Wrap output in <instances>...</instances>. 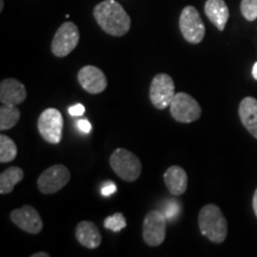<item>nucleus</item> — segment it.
Here are the masks:
<instances>
[{
	"label": "nucleus",
	"mask_w": 257,
	"mask_h": 257,
	"mask_svg": "<svg viewBox=\"0 0 257 257\" xmlns=\"http://www.w3.org/2000/svg\"><path fill=\"white\" fill-rule=\"evenodd\" d=\"M27 99V88L17 79H5L0 82V101L6 105H19Z\"/></svg>",
	"instance_id": "obj_13"
},
{
	"label": "nucleus",
	"mask_w": 257,
	"mask_h": 257,
	"mask_svg": "<svg viewBox=\"0 0 257 257\" xmlns=\"http://www.w3.org/2000/svg\"><path fill=\"white\" fill-rule=\"evenodd\" d=\"M239 118L244 127L257 140V100L246 96L239 104Z\"/></svg>",
	"instance_id": "obj_17"
},
{
	"label": "nucleus",
	"mask_w": 257,
	"mask_h": 257,
	"mask_svg": "<svg viewBox=\"0 0 257 257\" xmlns=\"http://www.w3.org/2000/svg\"><path fill=\"white\" fill-rule=\"evenodd\" d=\"M170 114L179 123H192L198 120L201 115V107L192 95L185 92L176 93L170 102Z\"/></svg>",
	"instance_id": "obj_6"
},
{
	"label": "nucleus",
	"mask_w": 257,
	"mask_h": 257,
	"mask_svg": "<svg viewBox=\"0 0 257 257\" xmlns=\"http://www.w3.org/2000/svg\"><path fill=\"white\" fill-rule=\"evenodd\" d=\"M4 10V0H0V12H3Z\"/></svg>",
	"instance_id": "obj_29"
},
{
	"label": "nucleus",
	"mask_w": 257,
	"mask_h": 257,
	"mask_svg": "<svg viewBox=\"0 0 257 257\" xmlns=\"http://www.w3.org/2000/svg\"><path fill=\"white\" fill-rule=\"evenodd\" d=\"M17 156V146L12 138L5 135L0 136V162L8 163L14 161Z\"/></svg>",
	"instance_id": "obj_20"
},
{
	"label": "nucleus",
	"mask_w": 257,
	"mask_h": 257,
	"mask_svg": "<svg viewBox=\"0 0 257 257\" xmlns=\"http://www.w3.org/2000/svg\"><path fill=\"white\" fill-rule=\"evenodd\" d=\"M175 85L172 76L166 73H160L154 76L150 83L149 96L152 104L157 110H166L175 96Z\"/></svg>",
	"instance_id": "obj_7"
},
{
	"label": "nucleus",
	"mask_w": 257,
	"mask_h": 257,
	"mask_svg": "<svg viewBox=\"0 0 257 257\" xmlns=\"http://www.w3.org/2000/svg\"><path fill=\"white\" fill-rule=\"evenodd\" d=\"M110 165L115 174L126 182L136 181L142 173V163L140 159L124 148H118L112 153Z\"/></svg>",
	"instance_id": "obj_3"
},
{
	"label": "nucleus",
	"mask_w": 257,
	"mask_h": 257,
	"mask_svg": "<svg viewBox=\"0 0 257 257\" xmlns=\"http://www.w3.org/2000/svg\"><path fill=\"white\" fill-rule=\"evenodd\" d=\"M37 127L44 141L59 144L63 134V117L57 108L49 107L42 112L37 120Z\"/></svg>",
	"instance_id": "obj_5"
},
{
	"label": "nucleus",
	"mask_w": 257,
	"mask_h": 257,
	"mask_svg": "<svg viewBox=\"0 0 257 257\" xmlns=\"http://www.w3.org/2000/svg\"><path fill=\"white\" fill-rule=\"evenodd\" d=\"M205 15L219 31H224L230 17V11L224 0H207L204 6Z\"/></svg>",
	"instance_id": "obj_16"
},
{
	"label": "nucleus",
	"mask_w": 257,
	"mask_h": 257,
	"mask_svg": "<svg viewBox=\"0 0 257 257\" xmlns=\"http://www.w3.org/2000/svg\"><path fill=\"white\" fill-rule=\"evenodd\" d=\"M75 237L78 242L85 248L96 249L101 244V233L94 223L88 220L80 221L75 229Z\"/></svg>",
	"instance_id": "obj_15"
},
{
	"label": "nucleus",
	"mask_w": 257,
	"mask_h": 257,
	"mask_svg": "<svg viewBox=\"0 0 257 257\" xmlns=\"http://www.w3.org/2000/svg\"><path fill=\"white\" fill-rule=\"evenodd\" d=\"M179 28L182 37L191 44L200 43L206 32L204 22L194 6H186L182 10L179 18Z\"/></svg>",
	"instance_id": "obj_4"
},
{
	"label": "nucleus",
	"mask_w": 257,
	"mask_h": 257,
	"mask_svg": "<svg viewBox=\"0 0 257 257\" xmlns=\"http://www.w3.org/2000/svg\"><path fill=\"white\" fill-rule=\"evenodd\" d=\"M240 12L243 17L249 22L257 19V0H242L240 3Z\"/></svg>",
	"instance_id": "obj_22"
},
{
	"label": "nucleus",
	"mask_w": 257,
	"mask_h": 257,
	"mask_svg": "<svg viewBox=\"0 0 257 257\" xmlns=\"http://www.w3.org/2000/svg\"><path fill=\"white\" fill-rule=\"evenodd\" d=\"M96 23L106 34L114 37L126 35L131 28V18L115 0H104L93 10Z\"/></svg>",
	"instance_id": "obj_1"
},
{
	"label": "nucleus",
	"mask_w": 257,
	"mask_h": 257,
	"mask_svg": "<svg viewBox=\"0 0 257 257\" xmlns=\"http://www.w3.org/2000/svg\"><path fill=\"white\" fill-rule=\"evenodd\" d=\"M78 81L86 92L99 94L107 87V79L104 72L95 66H85L78 73Z\"/></svg>",
	"instance_id": "obj_12"
},
{
	"label": "nucleus",
	"mask_w": 257,
	"mask_h": 257,
	"mask_svg": "<svg viewBox=\"0 0 257 257\" xmlns=\"http://www.w3.org/2000/svg\"><path fill=\"white\" fill-rule=\"evenodd\" d=\"M252 208H253V212H255L256 217H257V189L253 193V198H252Z\"/></svg>",
	"instance_id": "obj_26"
},
{
	"label": "nucleus",
	"mask_w": 257,
	"mask_h": 257,
	"mask_svg": "<svg viewBox=\"0 0 257 257\" xmlns=\"http://www.w3.org/2000/svg\"><path fill=\"white\" fill-rule=\"evenodd\" d=\"M117 191V186H115L113 182H110V184H106L104 187L101 188V194L104 197H110V195L113 194Z\"/></svg>",
	"instance_id": "obj_25"
},
{
	"label": "nucleus",
	"mask_w": 257,
	"mask_h": 257,
	"mask_svg": "<svg viewBox=\"0 0 257 257\" xmlns=\"http://www.w3.org/2000/svg\"><path fill=\"white\" fill-rule=\"evenodd\" d=\"M80 41L79 29L72 22H66L57 29L51 42V53L56 57H66L78 47Z\"/></svg>",
	"instance_id": "obj_8"
},
{
	"label": "nucleus",
	"mask_w": 257,
	"mask_h": 257,
	"mask_svg": "<svg viewBox=\"0 0 257 257\" xmlns=\"http://www.w3.org/2000/svg\"><path fill=\"white\" fill-rule=\"evenodd\" d=\"M126 219H125L124 214L120 213V212L112 214V216L107 217L104 220L105 229L113 231V232H119L124 227H126Z\"/></svg>",
	"instance_id": "obj_21"
},
{
	"label": "nucleus",
	"mask_w": 257,
	"mask_h": 257,
	"mask_svg": "<svg viewBox=\"0 0 257 257\" xmlns=\"http://www.w3.org/2000/svg\"><path fill=\"white\" fill-rule=\"evenodd\" d=\"M24 179V170L19 167H10L0 174V194H9L15 186Z\"/></svg>",
	"instance_id": "obj_18"
},
{
	"label": "nucleus",
	"mask_w": 257,
	"mask_h": 257,
	"mask_svg": "<svg viewBox=\"0 0 257 257\" xmlns=\"http://www.w3.org/2000/svg\"><path fill=\"white\" fill-rule=\"evenodd\" d=\"M165 184L170 192V194L180 197L187 191L188 185V176L186 170L180 166H172L166 170L165 175Z\"/></svg>",
	"instance_id": "obj_14"
},
{
	"label": "nucleus",
	"mask_w": 257,
	"mask_h": 257,
	"mask_svg": "<svg viewBox=\"0 0 257 257\" xmlns=\"http://www.w3.org/2000/svg\"><path fill=\"white\" fill-rule=\"evenodd\" d=\"M21 119V111L16 105L3 104L0 107V130L5 131L15 127Z\"/></svg>",
	"instance_id": "obj_19"
},
{
	"label": "nucleus",
	"mask_w": 257,
	"mask_h": 257,
	"mask_svg": "<svg viewBox=\"0 0 257 257\" xmlns=\"http://www.w3.org/2000/svg\"><path fill=\"white\" fill-rule=\"evenodd\" d=\"M78 128L83 134H89L92 131V124L87 119H80L78 123Z\"/></svg>",
	"instance_id": "obj_24"
},
{
	"label": "nucleus",
	"mask_w": 257,
	"mask_h": 257,
	"mask_svg": "<svg viewBox=\"0 0 257 257\" xmlns=\"http://www.w3.org/2000/svg\"><path fill=\"white\" fill-rule=\"evenodd\" d=\"M32 257H49L50 255L48 252H36V253H32Z\"/></svg>",
	"instance_id": "obj_27"
},
{
	"label": "nucleus",
	"mask_w": 257,
	"mask_h": 257,
	"mask_svg": "<svg viewBox=\"0 0 257 257\" xmlns=\"http://www.w3.org/2000/svg\"><path fill=\"white\" fill-rule=\"evenodd\" d=\"M12 223L19 229L31 234H38L43 230V221L36 208L30 205H24L21 208L14 210L10 214Z\"/></svg>",
	"instance_id": "obj_11"
},
{
	"label": "nucleus",
	"mask_w": 257,
	"mask_h": 257,
	"mask_svg": "<svg viewBox=\"0 0 257 257\" xmlns=\"http://www.w3.org/2000/svg\"><path fill=\"white\" fill-rule=\"evenodd\" d=\"M68 112L70 115H73V117H80V115L85 113V106L82 104H75L73 105L72 107H69Z\"/></svg>",
	"instance_id": "obj_23"
},
{
	"label": "nucleus",
	"mask_w": 257,
	"mask_h": 257,
	"mask_svg": "<svg viewBox=\"0 0 257 257\" xmlns=\"http://www.w3.org/2000/svg\"><path fill=\"white\" fill-rule=\"evenodd\" d=\"M69 180L70 172L66 166L54 165L38 176L37 187L43 194H53L62 189Z\"/></svg>",
	"instance_id": "obj_9"
},
{
	"label": "nucleus",
	"mask_w": 257,
	"mask_h": 257,
	"mask_svg": "<svg viewBox=\"0 0 257 257\" xmlns=\"http://www.w3.org/2000/svg\"><path fill=\"white\" fill-rule=\"evenodd\" d=\"M167 217L162 212L153 210L147 214L143 221V239L147 245L159 246L165 242Z\"/></svg>",
	"instance_id": "obj_10"
},
{
	"label": "nucleus",
	"mask_w": 257,
	"mask_h": 257,
	"mask_svg": "<svg viewBox=\"0 0 257 257\" xmlns=\"http://www.w3.org/2000/svg\"><path fill=\"white\" fill-rule=\"evenodd\" d=\"M198 224L202 236L211 242L219 244L226 239L227 221L217 205H205L199 212Z\"/></svg>",
	"instance_id": "obj_2"
},
{
	"label": "nucleus",
	"mask_w": 257,
	"mask_h": 257,
	"mask_svg": "<svg viewBox=\"0 0 257 257\" xmlns=\"http://www.w3.org/2000/svg\"><path fill=\"white\" fill-rule=\"evenodd\" d=\"M252 76H253V79L257 80V62L253 64V67H252Z\"/></svg>",
	"instance_id": "obj_28"
}]
</instances>
